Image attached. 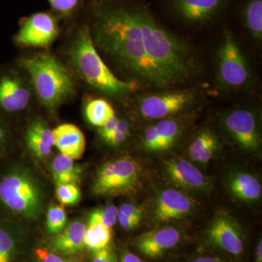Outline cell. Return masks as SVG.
<instances>
[{"mask_svg":"<svg viewBox=\"0 0 262 262\" xmlns=\"http://www.w3.org/2000/svg\"><path fill=\"white\" fill-rule=\"evenodd\" d=\"M67 34L58 56L87 93L121 104L141 91L137 84L120 80L110 70L95 47L85 21L72 27Z\"/></svg>","mask_w":262,"mask_h":262,"instance_id":"3","label":"cell"},{"mask_svg":"<svg viewBox=\"0 0 262 262\" xmlns=\"http://www.w3.org/2000/svg\"><path fill=\"white\" fill-rule=\"evenodd\" d=\"M231 24L248 47L260 51L262 46V0H235Z\"/></svg>","mask_w":262,"mask_h":262,"instance_id":"13","label":"cell"},{"mask_svg":"<svg viewBox=\"0 0 262 262\" xmlns=\"http://www.w3.org/2000/svg\"><path fill=\"white\" fill-rule=\"evenodd\" d=\"M142 169L132 157L121 156L101 165L92 186L96 195H125L137 192L141 185Z\"/></svg>","mask_w":262,"mask_h":262,"instance_id":"9","label":"cell"},{"mask_svg":"<svg viewBox=\"0 0 262 262\" xmlns=\"http://www.w3.org/2000/svg\"><path fill=\"white\" fill-rule=\"evenodd\" d=\"M72 262H78V261H72Z\"/></svg>","mask_w":262,"mask_h":262,"instance_id":"40","label":"cell"},{"mask_svg":"<svg viewBox=\"0 0 262 262\" xmlns=\"http://www.w3.org/2000/svg\"><path fill=\"white\" fill-rule=\"evenodd\" d=\"M165 171L175 185L189 190H203L208 186L204 174L192 163L182 158H174L165 163Z\"/></svg>","mask_w":262,"mask_h":262,"instance_id":"16","label":"cell"},{"mask_svg":"<svg viewBox=\"0 0 262 262\" xmlns=\"http://www.w3.org/2000/svg\"><path fill=\"white\" fill-rule=\"evenodd\" d=\"M191 262H225L221 260L220 258L214 257H200L195 258Z\"/></svg>","mask_w":262,"mask_h":262,"instance_id":"38","label":"cell"},{"mask_svg":"<svg viewBox=\"0 0 262 262\" xmlns=\"http://www.w3.org/2000/svg\"><path fill=\"white\" fill-rule=\"evenodd\" d=\"M235 0H150L160 20L183 35L213 34L231 21Z\"/></svg>","mask_w":262,"mask_h":262,"instance_id":"5","label":"cell"},{"mask_svg":"<svg viewBox=\"0 0 262 262\" xmlns=\"http://www.w3.org/2000/svg\"><path fill=\"white\" fill-rule=\"evenodd\" d=\"M52 11L63 20L72 19L83 5L84 0H47Z\"/></svg>","mask_w":262,"mask_h":262,"instance_id":"28","label":"cell"},{"mask_svg":"<svg viewBox=\"0 0 262 262\" xmlns=\"http://www.w3.org/2000/svg\"><path fill=\"white\" fill-rule=\"evenodd\" d=\"M84 118L90 125L100 127L116 115L113 101L102 96L86 93L83 97Z\"/></svg>","mask_w":262,"mask_h":262,"instance_id":"22","label":"cell"},{"mask_svg":"<svg viewBox=\"0 0 262 262\" xmlns=\"http://www.w3.org/2000/svg\"><path fill=\"white\" fill-rule=\"evenodd\" d=\"M22 247L18 227L9 221L0 220V262H18Z\"/></svg>","mask_w":262,"mask_h":262,"instance_id":"23","label":"cell"},{"mask_svg":"<svg viewBox=\"0 0 262 262\" xmlns=\"http://www.w3.org/2000/svg\"><path fill=\"white\" fill-rule=\"evenodd\" d=\"M118 115V114H117ZM132 135L130 120L124 115H118V120L113 130L101 141L111 147H120L130 139Z\"/></svg>","mask_w":262,"mask_h":262,"instance_id":"27","label":"cell"},{"mask_svg":"<svg viewBox=\"0 0 262 262\" xmlns=\"http://www.w3.org/2000/svg\"><path fill=\"white\" fill-rule=\"evenodd\" d=\"M212 244L232 255H239L244 249V243L238 227L226 215L217 216L208 230Z\"/></svg>","mask_w":262,"mask_h":262,"instance_id":"14","label":"cell"},{"mask_svg":"<svg viewBox=\"0 0 262 262\" xmlns=\"http://www.w3.org/2000/svg\"><path fill=\"white\" fill-rule=\"evenodd\" d=\"M67 215L63 206L55 205L50 207L46 217V229L48 233L56 234L64 229Z\"/></svg>","mask_w":262,"mask_h":262,"instance_id":"29","label":"cell"},{"mask_svg":"<svg viewBox=\"0 0 262 262\" xmlns=\"http://www.w3.org/2000/svg\"><path fill=\"white\" fill-rule=\"evenodd\" d=\"M91 262H117V256L110 246L94 251Z\"/></svg>","mask_w":262,"mask_h":262,"instance_id":"33","label":"cell"},{"mask_svg":"<svg viewBox=\"0 0 262 262\" xmlns=\"http://www.w3.org/2000/svg\"><path fill=\"white\" fill-rule=\"evenodd\" d=\"M118 211V208L113 205L97 208L90 213L89 223L99 224L112 229L117 222Z\"/></svg>","mask_w":262,"mask_h":262,"instance_id":"30","label":"cell"},{"mask_svg":"<svg viewBox=\"0 0 262 262\" xmlns=\"http://www.w3.org/2000/svg\"><path fill=\"white\" fill-rule=\"evenodd\" d=\"M86 228L80 221L72 222L52 239L51 249L66 255L78 253L84 247Z\"/></svg>","mask_w":262,"mask_h":262,"instance_id":"21","label":"cell"},{"mask_svg":"<svg viewBox=\"0 0 262 262\" xmlns=\"http://www.w3.org/2000/svg\"><path fill=\"white\" fill-rule=\"evenodd\" d=\"M208 55L210 92L229 99L254 97L258 84L248 45L231 22L213 35Z\"/></svg>","mask_w":262,"mask_h":262,"instance_id":"2","label":"cell"},{"mask_svg":"<svg viewBox=\"0 0 262 262\" xmlns=\"http://www.w3.org/2000/svg\"><path fill=\"white\" fill-rule=\"evenodd\" d=\"M15 61L27 72L39 106L55 117L75 99L79 84L68 66L51 50H27Z\"/></svg>","mask_w":262,"mask_h":262,"instance_id":"4","label":"cell"},{"mask_svg":"<svg viewBox=\"0 0 262 262\" xmlns=\"http://www.w3.org/2000/svg\"><path fill=\"white\" fill-rule=\"evenodd\" d=\"M256 262H262V241L260 239L256 247Z\"/></svg>","mask_w":262,"mask_h":262,"instance_id":"39","label":"cell"},{"mask_svg":"<svg viewBox=\"0 0 262 262\" xmlns=\"http://www.w3.org/2000/svg\"><path fill=\"white\" fill-rule=\"evenodd\" d=\"M61 20L53 11L37 12L22 18L13 44L23 50L51 49L61 34Z\"/></svg>","mask_w":262,"mask_h":262,"instance_id":"11","label":"cell"},{"mask_svg":"<svg viewBox=\"0 0 262 262\" xmlns=\"http://www.w3.org/2000/svg\"><path fill=\"white\" fill-rule=\"evenodd\" d=\"M180 232L173 227L155 229L142 234L136 239V246L143 254L150 258L160 257L167 250L177 246Z\"/></svg>","mask_w":262,"mask_h":262,"instance_id":"18","label":"cell"},{"mask_svg":"<svg viewBox=\"0 0 262 262\" xmlns=\"http://www.w3.org/2000/svg\"><path fill=\"white\" fill-rule=\"evenodd\" d=\"M211 94L209 88L194 86L158 91H139L121 103L134 116L157 121L194 113Z\"/></svg>","mask_w":262,"mask_h":262,"instance_id":"6","label":"cell"},{"mask_svg":"<svg viewBox=\"0 0 262 262\" xmlns=\"http://www.w3.org/2000/svg\"><path fill=\"white\" fill-rule=\"evenodd\" d=\"M229 187L232 194L241 201H255L261 198V184L251 174H235L229 181Z\"/></svg>","mask_w":262,"mask_h":262,"instance_id":"24","label":"cell"},{"mask_svg":"<svg viewBox=\"0 0 262 262\" xmlns=\"http://www.w3.org/2000/svg\"><path fill=\"white\" fill-rule=\"evenodd\" d=\"M220 146V138L216 132L208 127H202L189 143L188 154L193 161L206 163L218 152Z\"/></svg>","mask_w":262,"mask_h":262,"instance_id":"20","label":"cell"},{"mask_svg":"<svg viewBox=\"0 0 262 262\" xmlns=\"http://www.w3.org/2000/svg\"><path fill=\"white\" fill-rule=\"evenodd\" d=\"M36 106L39 104L27 72L15 61L0 66V120L11 125Z\"/></svg>","mask_w":262,"mask_h":262,"instance_id":"8","label":"cell"},{"mask_svg":"<svg viewBox=\"0 0 262 262\" xmlns=\"http://www.w3.org/2000/svg\"><path fill=\"white\" fill-rule=\"evenodd\" d=\"M224 131L234 144L248 152L261 149V134L258 108L249 102L229 108L220 117Z\"/></svg>","mask_w":262,"mask_h":262,"instance_id":"10","label":"cell"},{"mask_svg":"<svg viewBox=\"0 0 262 262\" xmlns=\"http://www.w3.org/2000/svg\"><path fill=\"white\" fill-rule=\"evenodd\" d=\"M54 146L61 154L76 160L82 158L86 140L82 131L71 123H63L53 129Z\"/></svg>","mask_w":262,"mask_h":262,"instance_id":"19","label":"cell"},{"mask_svg":"<svg viewBox=\"0 0 262 262\" xmlns=\"http://www.w3.org/2000/svg\"><path fill=\"white\" fill-rule=\"evenodd\" d=\"M110 228L96 223H89L86 228L84 246L92 251L106 247L112 239Z\"/></svg>","mask_w":262,"mask_h":262,"instance_id":"26","label":"cell"},{"mask_svg":"<svg viewBox=\"0 0 262 262\" xmlns=\"http://www.w3.org/2000/svg\"><path fill=\"white\" fill-rule=\"evenodd\" d=\"M0 205L29 220H37L43 209V195L37 179L29 170L13 167L0 177Z\"/></svg>","mask_w":262,"mask_h":262,"instance_id":"7","label":"cell"},{"mask_svg":"<svg viewBox=\"0 0 262 262\" xmlns=\"http://www.w3.org/2000/svg\"><path fill=\"white\" fill-rule=\"evenodd\" d=\"M117 220H118L119 223L121 225L122 228L130 230V229L136 228L139 225L141 219L128 216V215L123 214V213L118 211Z\"/></svg>","mask_w":262,"mask_h":262,"instance_id":"34","label":"cell"},{"mask_svg":"<svg viewBox=\"0 0 262 262\" xmlns=\"http://www.w3.org/2000/svg\"><path fill=\"white\" fill-rule=\"evenodd\" d=\"M24 141L29 151L39 160L48 158L55 146L53 129L41 117L29 120L24 131Z\"/></svg>","mask_w":262,"mask_h":262,"instance_id":"15","label":"cell"},{"mask_svg":"<svg viewBox=\"0 0 262 262\" xmlns=\"http://www.w3.org/2000/svg\"><path fill=\"white\" fill-rule=\"evenodd\" d=\"M192 208V202L187 195L177 189H165L157 200L155 218L159 222L179 220L189 214Z\"/></svg>","mask_w":262,"mask_h":262,"instance_id":"17","label":"cell"},{"mask_svg":"<svg viewBox=\"0 0 262 262\" xmlns=\"http://www.w3.org/2000/svg\"><path fill=\"white\" fill-rule=\"evenodd\" d=\"M120 262H142V261L134 253L126 252L122 254Z\"/></svg>","mask_w":262,"mask_h":262,"instance_id":"37","label":"cell"},{"mask_svg":"<svg viewBox=\"0 0 262 262\" xmlns=\"http://www.w3.org/2000/svg\"><path fill=\"white\" fill-rule=\"evenodd\" d=\"M84 21L117 78L141 91L210 88L206 52L160 20L150 0H89Z\"/></svg>","mask_w":262,"mask_h":262,"instance_id":"1","label":"cell"},{"mask_svg":"<svg viewBox=\"0 0 262 262\" xmlns=\"http://www.w3.org/2000/svg\"><path fill=\"white\" fill-rule=\"evenodd\" d=\"M14 142L12 126L0 120V156L8 152Z\"/></svg>","mask_w":262,"mask_h":262,"instance_id":"32","label":"cell"},{"mask_svg":"<svg viewBox=\"0 0 262 262\" xmlns=\"http://www.w3.org/2000/svg\"><path fill=\"white\" fill-rule=\"evenodd\" d=\"M192 115L193 113L157 120L155 123L146 126L140 137L141 149L152 153L172 149L182 138Z\"/></svg>","mask_w":262,"mask_h":262,"instance_id":"12","label":"cell"},{"mask_svg":"<svg viewBox=\"0 0 262 262\" xmlns=\"http://www.w3.org/2000/svg\"><path fill=\"white\" fill-rule=\"evenodd\" d=\"M36 262H65L59 256L50 252L47 250H38L37 252V261Z\"/></svg>","mask_w":262,"mask_h":262,"instance_id":"36","label":"cell"},{"mask_svg":"<svg viewBox=\"0 0 262 262\" xmlns=\"http://www.w3.org/2000/svg\"><path fill=\"white\" fill-rule=\"evenodd\" d=\"M51 170L56 184H77L82 177V169L80 165L61 153L52 160Z\"/></svg>","mask_w":262,"mask_h":262,"instance_id":"25","label":"cell"},{"mask_svg":"<svg viewBox=\"0 0 262 262\" xmlns=\"http://www.w3.org/2000/svg\"><path fill=\"white\" fill-rule=\"evenodd\" d=\"M56 194L58 201L67 206L77 204L81 198L80 188L75 184H57Z\"/></svg>","mask_w":262,"mask_h":262,"instance_id":"31","label":"cell"},{"mask_svg":"<svg viewBox=\"0 0 262 262\" xmlns=\"http://www.w3.org/2000/svg\"><path fill=\"white\" fill-rule=\"evenodd\" d=\"M142 208L140 206L131 203H124L119 209V212L123 214L141 219L142 218Z\"/></svg>","mask_w":262,"mask_h":262,"instance_id":"35","label":"cell"}]
</instances>
